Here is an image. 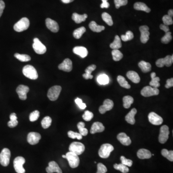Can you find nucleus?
Listing matches in <instances>:
<instances>
[{"label":"nucleus","mask_w":173,"mask_h":173,"mask_svg":"<svg viewBox=\"0 0 173 173\" xmlns=\"http://www.w3.org/2000/svg\"><path fill=\"white\" fill-rule=\"evenodd\" d=\"M23 73L25 77L32 80L37 79L38 78L37 70L31 65H26L23 67Z\"/></svg>","instance_id":"1"},{"label":"nucleus","mask_w":173,"mask_h":173,"mask_svg":"<svg viewBox=\"0 0 173 173\" xmlns=\"http://www.w3.org/2000/svg\"><path fill=\"white\" fill-rule=\"evenodd\" d=\"M30 25V22L29 19L26 18H23L15 24L14 26V29L17 32H22L28 29Z\"/></svg>","instance_id":"2"},{"label":"nucleus","mask_w":173,"mask_h":173,"mask_svg":"<svg viewBox=\"0 0 173 173\" xmlns=\"http://www.w3.org/2000/svg\"><path fill=\"white\" fill-rule=\"evenodd\" d=\"M114 150V148L110 144H103L101 146L99 151V155L102 158H107L110 155L111 152Z\"/></svg>","instance_id":"3"},{"label":"nucleus","mask_w":173,"mask_h":173,"mask_svg":"<svg viewBox=\"0 0 173 173\" xmlns=\"http://www.w3.org/2000/svg\"><path fill=\"white\" fill-rule=\"evenodd\" d=\"M66 159L68 160L69 166L71 167L75 168L79 166L80 160L78 155L73 152L69 151L66 153Z\"/></svg>","instance_id":"4"},{"label":"nucleus","mask_w":173,"mask_h":173,"mask_svg":"<svg viewBox=\"0 0 173 173\" xmlns=\"http://www.w3.org/2000/svg\"><path fill=\"white\" fill-rule=\"evenodd\" d=\"M11 152L7 148H4L0 153V163L3 167H7L10 163Z\"/></svg>","instance_id":"5"},{"label":"nucleus","mask_w":173,"mask_h":173,"mask_svg":"<svg viewBox=\"0 0 173 173\" xmlns=\"http://www.w3.org/2000/svg\"><path fill=\"white\" fill-rule=\"evenodd\" d=\"M61 90V86H52L49 90L47 96L50 101H56L59 96Z\"/></svg>","instance_id":"6"},{"label":"nucleus","mask_w":173,"mask_h":173,"mask_svg":"<svg viewBox=\"0 0 173 173\" xmlns=\"http://www.w3.org/2000/svg\"><path fill=\"white\" fill-rule=\"evenodd\" d=\"M84 145L79 142H73L69 146V151L75 153L78 155H81L84 151Z\"/></svg>","instance_id":"7"},{"label":"nucleus","mask_w":173,"mask_h":173,"mask_svg":"<svg viewBox=\"0 0 173 173\" xmlns=\"http://www.w3.org/2000/svg\"><path fill=\"white\" fill-rule=\"evenodd\" d=\"M25 163V159L23 157H17L14 161V167L17 173H25V169L23 164Z\"/></svg>","instance_id":"8"},{"label":"nucleus","mask_w":173,"mask_h":173,"mask_svg":"<svg viewBox=\"0 0 173 173\" xmlns=\"http://www.w3.org/2000/svg\"><path fill=\"white\" fill-rule=\"evenodd\" d=\"M159 93V90L158 88H153L151 86H145L141 91V95L145 97L158 95Z\"/></svg>","instance_id":"9"},{"label":"nucleus","mask_w":173,"mask_h":173,"mask_svg":"<svg viewBox=\"0 0 173 173\" xmlns=\"http://www.w3.org/2000/svg\"><path fill=\"white\" fill-rule=\"evenodd\" d=\"M33 48L35 52L38 54H42L46 52L47 49L44 44H43L41 41L38 38H35L33 40Z\"/></svg>","instance_id":"10"},{"label":"nucleus","mask_w":173,"mask_h":173,"mask_svg":"<svg viewBox=\"0 0 173 173\" xmlns=\"http://www.w3.org/2000/svg\"><path fill=\"white\" fill-rule=\"evenodd\" d=\"M169 131L168 127L164 125L160 128V134L159 136V143L164 144L167 142L169 138Z\"/></svg>","instance_id":"11"},{"label":"nucleus","mask_w":173,"mask_h":173,"mask_svg":"<svg viewBox=\"0 0 173 173\" xmlns=\"http://www.w3.org/2000/svg\"><path fill=\"white\" fill-rule=\"evenodd\" d=\"M173 62V55L172 56L167 55L164 58H160L156 62V65L159 67H163L164 66L169 67Z\"/></svg>","instance_id":"12"},{"label":"nucleus","mask_w":173,"mask_h":173,"mask_svg":"<svg viewBox=\"0 0 173 173\" xmlns=\"http://www.w3.org/2000/svg\"><path fill=\"white\" fill-rule=\"evenodd\" d=\"M149 28L147 26H141L139 27V31L141 33L140 41L143 43H146L149 41L150 32Z\"/></svg>","instance_id":"13"},{"label":"nucleus","mask_w":173,"mask_h":173,"mask_svg":"<svg viewBox=\"0 0 173 173\" xmlns=\"http://www.w3.org/2000/svg\"><path fill=\"white\" fill-rule=\"evenodd\" d=\"M29 90L30 89L26 86L23 85L18 86L17 88L16 91L18 95L19 99L22 100H26L27 98L26 94L29 92Z\"/></svg>","instance_id":"14"},{"label":"nucleus","mask_w":173,"mask_h":173,"mask_svg":"<svg viewBox=\"0 0 173 173\" xmlns=\"http://www.w3.org/2000/svg\"><path fill=\"white\" fill-rule=\"evenodd\" d=\"M148 119L152 125L158 126L161 125L163 122L162 117L154 112H151L149 114Z\"/></svg>","instance_id":"15"},{"label":"nucleus","mask_w":173,"mask_h":173,"mask_svg":"<svg viewBox=\"0 0 173 173\" xmlns=\"http://www.w3.org/2000/svg\"><path fill=\"white\" fill-rule=\"evenodd\" d=\"M114 102L110 99L104 100L103 104L99 108V112L101 114H105L107 111L112 109L114 107Z\"/></svg>","instance_id":"16"},{"label":"nucleus","mask_w":173,"mask_h":173,"mask_svg":"<svg viewBox=\"0 0 173 173\" xmlns=\"http://www.w3.org/2000/svg\"><path fill=\"white\" fill-rule=\"evenodd\" d=\"M41 139V136L38 133L30 132L27 135V142L31 145H36L38 143Z\"/></svg>","instance_id":"17"},{"label":"nucleus","mask_w":173,"mask_h":173,"mask_svg":"<svg viewBox=\"0 0 173 173\" xmlns=\"http://www.w3.org/2000/svg\"><path fill=\"white\" fill-rule=\"evenodd\" d=\"M72 62L68 58H66L63 62L58 66V68L64 71L69 72L72 70Z\"/></svg>","instance_id":"18"},{"label":"nucleus","mask_w":173,"mask_h":173,"mask_svg":"<svg viewBox=\"0 0 173 173\" xmlns=\"http://www.w3.org/2000/svg\"><path fill=\"white\" fill-rule=\"evenodd\" d=\"M46 25L49 30L54 33L58 32L59 30V26L58 23L49 18L46 19Z\"/></svg>","instance_id":"19"},{"label":"nucleus","mask_w":173,"mask_h":173,"mask_svg":"<svg viewBox=\"0 0 173 173\" xmlns=\"http://www.w3.org/2000/svg\"><path fill=\"white\" fill-rule=\"evenodd\" d=\"M46 171L48 173H53L54 172L62 173V171L58 164L54 161H52L49 163V166L46 168Z\"/></svg>","instance_id":"20"},{"label":"nucleus","mask_w":173,"mask_h":173,"mask_svg":"<svg viewBox=\"0 0 173 173\" xmlns=\"http://www.w3.org/2000/svg\"><path fill=\"white\" fill-rule=\"evenodd\" d=\"M117 139L121 143L125 146H129L131 143V140L126 134L120 133L117 135Z\"/></svg>","instance_id":"21"},{"label":"nucleus","mask_w":173,"mask_h":173,"mask_svg":"<svg viewBox=\"0 0 173 173\" xmlns=\"http://www.w3.org/2000/svg\"><path fill=\"white\" fill-rule=\"evenodd\" d=\"M105 127L102 123L100 122H95L93 123L91 126L90 132L92 134L96 133L102 132L104 131Z\"/></svg>","instance_id":"22"},{"label":"nucleus","mask_w":173,"mask_h":173,"mask_svg":"<svg viewBox=\"0 0 173 173\" xmlns=\"http://www.w3.org/2000/svg\"><path fill=\"white\" fill-rule=\"evenodd\" d=\"M74 53L79 55L82 58H85L88 54V51L85 47L82 46H77L73 49Z\"/></svg>","instance_id":"23"},{"label":"nucleus","mask_w":173,"mask_h":173,"mask_svg":"<svg viewBox=\"0 0 173 173\" xmlns=\"http://www.w3.org/2000/svg\"><path fill=\"white\" fill-rule=\"evenodd\" d=\"M137 156L140 159H148L151 158L152 155L150 151L146 149H141L137 152Z\"/></svg>","instance_id":"24"},{"label":"nucleus","mask_w":173,"mask_h":173,"mask_svg":"<svg viewBox=\"0 0 173 173\" xmlns=\"http://www.w3.org/2000/svg\"><path fill=\"white\" fill-rule=\"evenodd\" d=\"M137 110L132 109L125 117V120L129 124L134 125L135 123V115L137 114Z\"/></svg>","instance_id":"25"},{"label":"nucleus","mask_w":173,"mask_h":173,"mask_svg":"<svg viewBox=\"0 0 173 173\" xmlns=\"http://www.w3.org/2000/svg\"><path fill=\"white\" fill-rule=\"evenodd\" d=\"M127 77L134 83H139L140 78L138 74L133 71H129L127 73Z\"/></svg>","instance_id":"26"},{"label":"nucleus","mask_w":173,"mask_h":173,"mask_svg":"<svg viewBox=\"0 0 173 173\" xmlns=\"http://www.w3.org/2000/svg\"><path fill=\"white\" fill-rule=\"evenodd\" d=\"M96 68V66L95 65L89 66L86 69L85 73L83 74V77L86 79H92L93 76L91 74V73L93 71L95 70Z\"/></svg>","instance_id":"27"},{"label":"nucleus","mask_w":173,"mask_h":173,"mask_svg":"<svg viewBox=\"0 0 173 173\" xmlns=\"http://www.w3.org/2000/svg\"><path fill=\"white\" fill-rule=\"evenodd\" d=\"M134 9L138 11H144L146 13H150L151 12L150 8H149L147 5L143 2H136L134 5Z\"/></svg>","instance_id":"28"},{"label":"nucleus","mask_w":173,"mask_h":173,"mask_svg":"<svg viewBox=\"0 0 173 173\" xmlns=\"http://www.w3.org/2000/svg\"><path fill=\"white\" fill-rule=\"evenodd\" d=\"M151 80L150 82V85L153 88H158L160 86L159 83L160 79L159 77H156V74L155 72L151 73Z\"/></svg>","instance_id":"29"},{"label":"nucleus","mask_w":173,"mask_h":173,"mask_svg":"<svg viewBox=\"0 0 173 173\" xmlns=\"http://www.w3.org/2000/svg\"><path fill=\"white\" fill-rule=\"evenodd\" d=\"M87 18H88V15L86 14L81 15V14H78L76 13L73 14L72 17L73 20L77 24H79L81 22L85 21Z\"/></svg>","instance_id":"30"},{"label":"nucleus","mask_w":173,"mask_h":173,"mask_svg":"<svg viewBox=\"0 0 173 173\" xmlns=\"http://www.w3.org/2000/svg\"><path fill=\"white\" fill-rule=\"evenodd\" d=\"M139 66L143 73L149 72L151 69V65L144 61H141L139 63Z\"/></svg>","instance_id":"31"},{"label":"nucleus","mask_w":173,"mask_h":173,"mask_svg":"<svg viewBox=\"0 0 173 173\" xmlns=\"http://www.w3.org/2000/svg\"><path fill=\"white\" fill-rule=\"evenodd\" d=\"M90 29L93 31L95 32H100L103 30H105V27L103 26L98 25L95 21H91L89 24Z\"/></svg>","instance_id":"32"},{"label":"nucleus","mask_w":173,"mask_h":173,"mask_svg":"<svg viewBox=\"0 0 173 173\" xmlns=\"http://www.w3.org/2000/svg\"><path fill=\"white\" fill-rule=\"evenodd\" d=\"M110 47L113 50H118L122 47V43L120 38L119 36H115V40L110 45Z\"/></svg>","instance_id":"33"},{"label":"nucleus","mask_w":173,"mask_h":173,"mask_svg":"<svg viewBox=\"0 0 173 173\" xmlns=\"http://www.w3.org/2000/svg\"><path fill=\"white\" fill-rule=\"evenodd\" d=\"M10 120L8 122V126L11 128L15 127L18 125V122L17 120L18 117L15 113H12L10 115Z\"/></svg>","instance_id":"34"},{"label":"nucleus","mask_w":173,"mask_h":173,"mask_svg":"<svg viewBox=\"0 0 173 173\" xmlns=\"http://www.w3.org/2000/svg\"><path fill=\"white\" fill-rule=\"evenodd\" d=\"M117 80L122 87L127 89H129L131 88V85L128 84L126 79H125V78L123 76H118L117 78Z\"/></svg>","instance_id":"35"},{"label":"nucleus","mask_w":173,"mask_h":173,"mask_svg":"<svg viewBox=\"0 0 173 173\" xmlns=\"http://www.w3.org/2000/svg\"><path fill=\"white\" fill-rule=\"evenodd\" d=\"M123 106L126 109L129 108L131 105L133 103L134 99L131 96H126L123 99Z\"/></svg>","instance_id":"36"},{"label":"nucleus","mask_w":173,"mask_h":173,"mask_svg":"<svg viewBox=\"0 0 173 173\" xmlns=\"http://www.w3.org/2000/svg\"><path fill=\"white\" fill-rule=\"evenodd\" d=\"M86 30L84 26H81L78 29L74 30L73 32V36L74 38L79 39L82 37V35L86 32Z\"/></svg>","instance_id":"37"},{"label":"nucleus","mask_w":173,"mask_h":173,"mask_svg":"<svg viewBox=\"0 0 173 173\" xmlns=\"http://www.w3.org/2000/svg\"><path fill=\"white\" fill-rule=\"evenodd\" d=\"M112 54L113 60L115 61H119L123 58V54L119 50H113Z\"/></svg>","instance_id":"38"},{"label":"nucleus","mask_w":173,"mask_h":173,"mask_svg":"<svg viewBox=\"0 0 173 173\" xmlns=\"http://www.w3.org/2000/svg\"><path fill=\"white\" fill-rule=\"evenodd\" d=\"M85 124L82 122H80L78 123V125H77L78 129L79 130V133L82 136H86L88 134V129L85 128Z\"/></svg>","instance_id":"39"},{"label":"nucleus","mask_w":173,"mask_h":173,"mask_svg":"<svg viewBox=\"0 0 173 173\" xmlns=\"http://www.w3.org/2000/svg\"><path fill=\"white\" fill-rule=\"evenodd\" d=\"M97 81L100 85H107L108 84L109 79L107 74H102L98 77Z\"/></svg>","instance_id":"40"},{"label":"nucleus","mask_w":173,"mask_h":173,"mask_svg":"<svg viewBox=\"0 0 173 173\" xmlns=\"http://www.w3.org/2000/svg\"><path fill=\"white\" fill-rule=\"evenodd\" d=\"M162 155L164 157L171 161H173V151H168L167 149H163L161 151Z\"/></svg>","instance_id":"41"},{"label":"nucleus","mask_w":173,"mask_h":173,"mask_svg":"<svg viewBox=\"0 0 173 173\" xmlns=\"http://www.w3.org/2000/svg\"><path fill=\"white\" fill-rule=\"evenodd\" d=\"M52 119L50 116H46L43 119L41 122L42 127L44 129L49 128L52 124Z\"/></svg>","instance_id":"42"},{"label":"nucleus","mask_w":173,"mask_h":173,"mask_svg":"<svg viewBox=\"0 0 173 173\" xmlns=\"http://www.w3.org/2000/svg\"><path fill=\"white\" fill-rule=\"evenodd\" d=\"M102 18L103 21L107 23L108 25L112 26L113 25V21L111 15L107 13H103L102 14Z\"/></svg>","instance_id":"43"},{"label":"nucleus","mask_w":173,"mask_h":173,"mask_svg":"<svg viewBox=\"0 0 173 173\" xmlns=\"http://www.w3.org/2000/svg\"><path fill=\"white\" fill-rule=\"evenodd\" d=\"M114 167L116 170L121 171L122 173H127L129 172V170L128 167L125 166L124 164H122V163H120V164L115 163L114 165Z\"/></svg>","instance_id":"44"},{"label":"nucleus","mask_w":173,"mask_h":173,"mask_svg":"<svg viewBox=\"0 0 173 173\" xmlns=\"http://www.w3.org/2000/svg\"><path fill=\"white\" fill-rule=\"evenodd\" d=\"M14 57L21 62H28L30 60L31 57L26 54H21L16 53L14 54Z\"/></svg>","instance_id":"45"},{"label":"nucleus","mask_w":173,"mask_h":173,"mask_svg":"<svg viewBox=\"0 0 173 173\" xmlns=\"http://www.w3.org/2000/svg\"><path fill=\"white\" fill-rule=\"evenodd\" d=\"M121 39L124 42L131 41L134 38V34L131 31H127L126 35H122L121 36Z\"/></svg>","instance_id":"46"},{"label":"nucleus","mask_w":173,"mask_h":173,"mask_svg":"<svg viewBox=\"0 0 173 173\" xmlns=\"http://www.w3.org/2000/svg\"><path fill=\"white\" fill-rule=\"evenodd\" d=\"M172 40V37L171 35V32L169 31V32L166 33L165 35L161 39V42L164 44H167L168 43L170 42V41Z\"/></svg>","instance_id":"47"},{"label":"nucleus","mask_w":173,"mask_h":173,"mask_svg":"<svg viewBox=\"0 0 173 173\" xmlns=\"http://www.w3.org/2000/svg\"><path fill=\"white\" fill-rule=\"evenodd\" d=\"M68 136L70 138L74 139H77L78 140L82 139L83 136L79 133L74 132L72 131H69L68 132Z\"/></svg>","instance_id":"48"},{"label":"nucleus","mask_w":173,"mask_h":173,"mask_svg":"<svg viewBox=\"0 0 173 173\" xmlns=\"http://www.w3.org/2000/svg\"><path fill=\"white\" fill-rule=\"evenodd\" d=\"M93 116L94 115L92 112L89 111H86L85 112L84 114L82 115V118L86 121H90L93 119Z\"/></svg>","instance_id":"49"},{"label":"nucleus","mask_w":173,"mask_h":173,"mask_svg":"<svg viewBox=\"0 0 173 173\" xmlns=\"http://www.w3.org/2000/svg\"><path fill=\"white\" fill-rule=\"evenodd\" d=\"M39 117H40V112L37 110H36L30 114V120L31 122L36 121L37 120Z\"/></svg>","instance_id":"50"},{"label":"nucleus","mask_w":173,"mask_h":173,"mask_svg":"<svg viewBox=\"0 0 173 173\" xmlns=\"http://www.w3.org/2000/svg\"><path fill=\"white\" fill-rule=\"evenodd\" d=\"M120 160L121 161V163L127 167H131L132 166L133 161L130 159H127L124 156H121Z\"/></svg>","instance_id":"51"},{"label":"nucleus","mask_w":173,"mask_h":173,"mask_svg":"<svg viewBox=\"0 0 173 173\" xmlns=\"http://www.w3.org/2000/svg\"><path fill=\"white\" fill-rule=\"evenodd\" d=\"M163 22V24L166 25H171L173 24V19L172 18L169 16L168 15H165L163 16L162 19Z\"/></svg>","instance_id":"52"},{"label":"nucleus","mask_w":173,"mask_h":173,"mask_svg":"<svg viewBox=\"0 0 173 173\" xmlns=\"http://www.w3.org/2000/svg\"><path fill=\"white\" fill-rule=\"evenodd\" d=\"M115 3V7L117 9L119 8L120 7L122 6H126L127 5V0H114Z\"/></svg>","instance_id":"53"},{"label":"nucleus","mask_w":173,"mask_h":173,"mask_svg":"<svg viewBox=\"0 0 173 173\" xmlns=\"http://www.w3.org/2000/svg\"><path fill=\"white\" fill-rule=\"evenodd\" d=\"M107 171V167L102 163H99L97 165V172L96 173H106Z\"/></svg>","instance_id":"54"},{"label":"nucleus","mask_w":173,"mask_h":173,"mask_svg":"<svg viewBox=\"0 0 173 173\" xmlns=\"http://www.w3.org/2000/svg\"><path fill=\"white\" fill-rule=\"evenodd\" d=\"M74 102L76 104L78 105V107H79V108L81 109L84 110L86 108V105L85 103H83L81 99H79L78 98H77L74 100Z\"/></svg>","instance_id":"55"},{"label":"nucleus","mask_w":173,"mask_h":173,"mask_svg":"<svg viewBox=\"0 0 173 173\" xmlns=\"http://www.w3.org/2000/svg\"><path fill=\"white\" fill-rule=\"evenodd\" d=\"M173 86V78H171L170 79H167V84L165 85V87L167 89H169V88H171Z\"/></svg>","instance_id":"56"},{"label":"nucleus","mask_w":173,"mask_h":173,"mask_svg":"<svg viewBox=\"0 0 173 173\" xmlns=\"http://www.w3.org/2000/svg\"><path fill=\"white\" fill-rule=\"evenodd\" d=\"M5 8V3L2 0H0V18L1 17L2 13H3V10Z\"/></svg>","instance_id":"57"},{"label":"nucleus","mask_w":173,"mask_h":173,"mask_svg":"<svg viewBox=\"0 0 173 173\" xmlns=\"http://www.w3.org/2000/svg\"><path fill=\"white\" fill-rule=\"evenodd\" d=\"M103 3L101 4V7L102 8H108L109 7L110 4L108 2V0H102Z\"/></svg>","instance_id":"58"},{"label":"nucleus","mask_w":173,"mask_h":173,"mask_svg":"<svg viewBox=\"0 0 173 173\" xmlns=\"http://www.w3.org/2000/svg\"><path fill=\"white\" fill-rule=\"evenodd\" d=\"M160 28L161 30H163V31L167 33V32H169V28L168 26L164 24H161L160 26Z\"/></svg>","instance_id":"59"},{"label":"nucleus","mask_w":173,"mask_h":173,"mask_svg":"<svg viewBox=\"0 0 173 173\" xmlns=\"http://www.w3.org/2000/svg\"><path fill=\"white\" fill-rule=\"evenodd\" d=\"M63 3H69L70 2H72L74 0H61Z\"/></svg>","instance_id":"60"},{"label":"nucleus","mask_w":173,"mask_h":173,"mask_svg":"<svg viewBox=\"0 0 173 173\" xmlns=\"http://www.w3.org/2000/svg\"><path fill=\"white\" fill-rule=\"evenodd\" d=\"M168 15L172 18L173 16V10L172 9H170V10H169Z\"/></svg>","instance_id":"61"},{"label":"nucleus","mask_w":173,"mask_h":173,"mask_svg":"<svg viewBox=\"0 0 173 173\" xmlns=\"http://www.w3.org/2000/svg\"><path fill=\"white\" fill-rule=\"evenodd\" d=\"M62 158H66V155H62Z\"/></svg>","instance_id":"62"}]
</instances>
